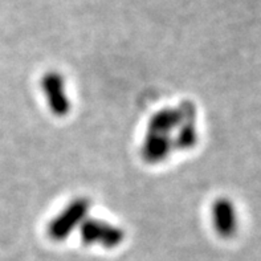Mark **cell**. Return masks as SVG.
I'll use <instances>...</instances> for the list:
<instances>
[{
    "mask_svg": "<svg viewBox=\"0 0 261 261\" xmlns=\"http://www.w3.org/2000/svg\"><path fill=\"white\" fill-rule=\"evenodd\" d=\"M174 143L170 136H163V134H155V133H147L145 141L142 143V156L146 162L159 163L165 161L170 155Z\"/></svg>",
    "mask_w": 261,
    "mask_h": 261,
    "instance_id": "6",
    "label": "cell"
},
{
    "mask_svg": "<svg viewBox=\"0 0 261 261\" xmlns=\"http://www.w3.org/2000/svg\"><path fill=\"white\" fill-rule=\"evenodd\" d=\"M81 240L88 245H101L103 248H116L123 242V231L110 223L86 218L80 225Z\"/></svg>",
    "mask_w": 261,
    "mask_h": 261,
    "instance_id": "3",
    "label": "cell"
},
{
    "mask_svg": "<svg viewBox=\"0 0 261 261\" xmlns=\"http://www.w3.org/2000/svg\"><path fill=\"white\" fill-rule=\"evenodd\" d=\"M41 89L46 98V103L57 117H64L69 113L70 99L66 92L64 77L57 72H48L41 79Z\"/></svg>",
    "mask_w": 261,
    "mask_h": 261,
    "instance_id": "4",
    "label": "cell"
},
{
    "mask_svg": "<svg viewBox=\"0 0 261 261\" xmlns=\"http://www.w3.org/2000/svg\"><path fill=\"white\" fill-rule=\"evenodd\" d=\"M89 208V200L84 198L73 200L60 212L56 218L50 220L49 225H48V235L55 242L65 240L88 218Z\"/></svg>",
    "mask_w": 261,
    "mask_h": 261,
    "instance_id": "1",
    "label": "cell"
},
{
    "mask_svg": "<svg viewBox=\"0 0 261 261\" xmlns=\"http://www.w3.org/2000/svg\"><path fill=\"white\" fill-rule=\"evenodd\" d=\"M214 228L222 238H232L239 228V214L236 205L227 198L218 199L211 207Z\"/></svg>",
    "mask_w": 261,
    "mask_h": 261,
    "instance_id": "5",
    "label": "cell"
},
{
    "mask_svg": "<svg viewBox=\"0 0 261 261\" xmlns=\"http://www.w3.org/2000/svg\"><path fill=\"white\" fill-rule=\"evenodd\" d=\"M175 138L172 139L174 147L182 150L192 149L198 142V129H196V121H185L176 130Z\"/></svg>",
    "mask_w": 261,
    "mask_h": 261,
    "instance_id": "7",
    "label": "cell"
},
{
    "mask_svg": "<svg viewBox=\"0 0 261 261\" xmlns=\"http://www.w3.org/2000/svg\"><path fill=\"white\" fill-rule=\"evenodd\" d=\"M185 121H196V108L190 101H185L175 109H163L155 113L150 118L147 133L170 136Z\"/></svg>",
    "mask_w": 261,
    "mask_h": 261,
    "instance_id": "2",
    "label": "cell"
}]
</instances>
